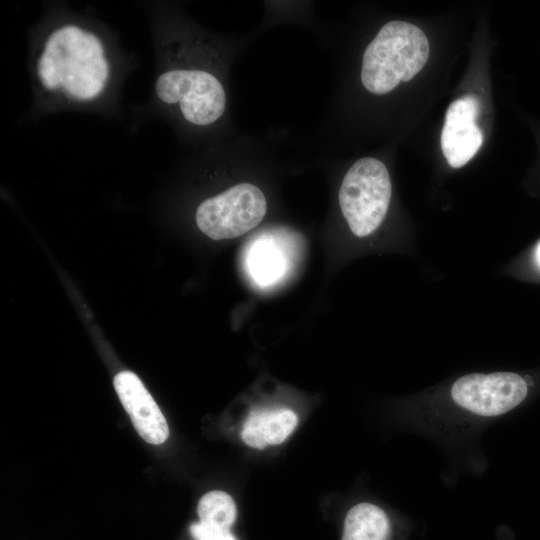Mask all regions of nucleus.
I'll list each match as a JSON object with an SVG mask.
<instances>
[{
    "label": "nucleus",
    "mask_w": 540,
    "mask_h": 540,
    "mask_svg": "<svg viewBox=\"0 0 540 540\" xmlns=\"http://www.w3.org/2000/svg\"><path fill=\"white\" fill-rule=\"evenodd\" d=\"M478 113L479 101L474 95L458 98L447 109L441 133V149L453 168L464 166L482 144V133L475 122Z\"/></svg>",
    "instance_id": "obj_7"
},
{
    "label": "nucleus",
    "mask_w": 540,
    "mask_h": 540,
    "mask_svg": "<svg viewBox=\"0 0 540 540\" xmlns=\"http://www.w3.org/2000/svg\"><path fill=\"white\" fill-rule=\"evenodd\" d=\"M247 265L252 278L260 285L267 286L283 276L286 269V256L273 240L259 239L252 244Z\"/></svg>",
    "instance_id": "obj_11"
},
{
    "label": "nucleus",
    "mask_w": 540,
    "mask_h": 540,
    "mask_svg": "<svg viewBox=\"0 0 540 540\" xmlns=\"http://www.w3.org/2000/svg\"><path fill=\"white\" fill-rule=\"evenodd\" d=\"M397 528L381 506L363 501L347 511L341 540H394Z\"/></svg>",
    "instance_id": "obj_10"
},
{
    "label": "nucleus",
    "mask_w": 540,
    "mask_h": 540,
    "mask_svg": "<svg viewBox=\"0 0 540 540\" xmlns=\"http://www.w3.org/2000/svg\"><path fill=\"white\" fill-rule=\"evenodd\" d=\"M157 99L195 128L220 123L228 108L225 83L208 65L183 58L163 69L155 82Z\"/></svg>",
    "instance_id": "obj_3"
},
{
    "label": "nucleus",
    "mask_w": 540,
    "mask_h": 540,
    "mask_svg": "<svg viewBox=\"0 0 540 540\" xmlns=\"http://www.w3.org/2000/svg\"><path fill=\"white\" fill-rule=\"evenodd\" d=\"M297 422V415L290 409L253 410L246 418L241 437L248 446L264 449L268 444L284 442Z\"/></svg>",
    "instance_id": "obj_9"
},
{
    "label": "nucleus",
    "mask_w": 540,
    "mask_h": 540,
    "mask_svg": "<svg viewBox=\"0 0 540 540\" xmlns=\"http://www.w3.org/2000/svg\"><path fill=\"white\" fill-rule=\"evenodd\" d=\"M200 522L221 530H230L236 519V505L226 492L215 490L204 494L198 502Z\"/></svg>",
    "instance_id": "obj_12"
},
{
    "label": "nucleus",
    "mask_w": 540,
    "mask_h": 540,
    "mask_svg": "<svg viewBox=\"0 0 540 540\" xmlns=\"http://www.w3.org/2000/svg\"><path fill=\"white\" fill-rule=\"evenodd\" d=\"M536 261L540 265V243L536 249Z\"/></svg>",
    "instance_id": "obj_14"
},
{
    "label": "nucleus",
    "mask_w": 540,
    "mask_h": 540,
    "mask_svg": "<svg viewBox=\"0 0 540 540\" xmlns=\"http://www.w3.org/2000/svg\"><path fill=\"white\" fill-rule=\"evenodd\" d=\"M190 533L196 540H237L230 530L216 529L201 522L192 524Z\"/></svg>",
    "instance_id": "obj_13"
},
{
    "label": "nucleus",
    "mask_w": 540,
    "mask_h": 540,
    "mask_svg": "<svg viewBox=\"0 0 540 540\" xmlns=\"http://www.w3.org/2000/svg\"><path fill=\"white\" fill-rule=\"evenodd\" d=\"M428 57V39L419 27L401 20L389 21L365 48L361 83L371 94H388L417 75Z\"/></svg>",
    "instance_id": "obj_4"
},
{
    "label": "nucleus",
    "mask_w": 540,
    "mask_h": 540,
    "mask_svg": "<svg viewBox=\"0 0 540 540\" xmlns=\"http://www.w3.org/2000/svg\"><path fill=\"white\" fill-rule=\"evenodd\" d=\"M530 383L514 372L470 373L457 378L444 397L413 407V431L447 447H460L524 402Z\"/></svg>",
    "instance_id": "obj_1"
},
{
    "label": "nucleus",
    "mask_w": 540,
    "mask_h": 540,
    "mask_svg": "<svg viewBox=\"0 0 540 540\" xmlns=\"http://www.w3.org/2000/svg\"><path fill=\"white\" fill-rule=\"evenodd\" d=\"M267 207L266 196L258 186L240 182L201 202L196 224L213 240L232 239L258 226Z\"/></svg>",
    "instance_id": "obj_6"
},
{
    "label": "nucleus",
    "mask_w": 540,
    "mask_h": 540,
    "mask_svg": "<svg viewBox=\"0 0 540 540\" xmlns=\"http://www.w3.org/2000/svg\"><path fill=\"white\" fill-rule=\"evenodd\" d=\"M391 194L390 175L382 161L363 157L351 165L341 182L338 200L341 213L355 236H368L381 225Z\"/></svg>",
    "instance_id": "obj_5"
},
{
    "label": "nucleus",
    "mask_w": 540,
    "mask_h": 540,
    "mask_svg": "<svg viewBox=\"0 0 540 540\" xmlns=\"http://www.w3.org/2000/svg\"><path fill=\"white\" fill-rule=\"evenodd\" d=\"M110 60L102 39L74 23L57 26L46 36L36 60V75L49 93L90 102L107 89Z\"/></svg>",
    "instance_id": "obj_2"
},
{
    "label": "nucleus",
    "mask_w": 540,
    "mask_h": 540,
    "mask_svg": "<svg viewBox=\"0 0 540 540\" xmlns=\"http://www.w3.org/2000/svg\"><path fill=\"white\" fill-rule=\"evenodd\" d=\"M113 382L139 435L150 444L164 443L169 435L168 424L138 376L131 371H122L115 375Z\"/></svg>",
    "instance_id": "obj_8"
}]
</instances>
